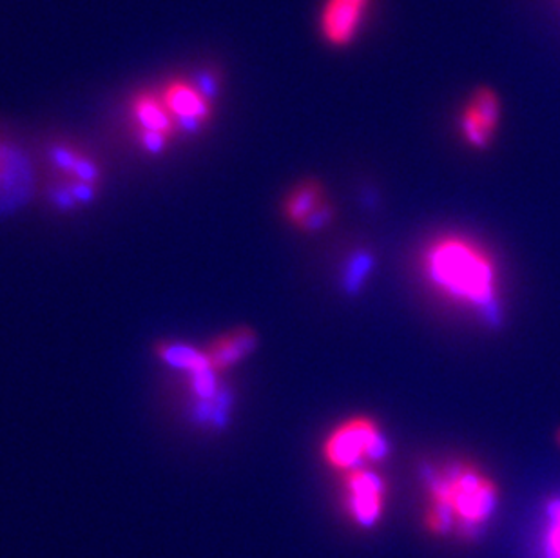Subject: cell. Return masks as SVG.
<instances>
[{
  "label": "cell",
  "mask_w": 560,
  "mask_h": 558,
  "mask_svg": "<svg viewBox=\"0 0 560 558\" xmlns=\"http://www.w3.org/2000/svg\"><path fill=\"white\" fill-rule=\"evenodd\" d=\"M421 524L439 540H476L498 515L501 488L487 468L466 457L424 466L421 474Z\"/></svg>",
  "instance_id": "6da1fadb"
},
{
  "label": "cell",
  "mask_w": 560,
  "mask_h": 558,
  "mask_svg": "<svg viewBox=\"0 0 560 558\" xmlns=\"http://www.w3.org/2000/svg\"><path fill=\"white\" fill-rule=\"evenodd\" d=\"M418 265L419 276L438 298L485 322H499L501 265L481 240L465 232H441L419 251Z\"/></svg>",
  "instance_id": "7a4b0ae2"
},
{
  "label": "cell",
  "mask_w": 560,
  "mask_h": 558,
  "mask_svg": "<svg viewBox=\"0 0 560 558\" xmlns=\"http://www.w3.org/2000/svg\"><path fill=\"white\" fill-rule=\"evenodd\" d=\"M388 452L386 432L371 414H352L336 422L319 446L323 463L338 475L377 466Z\"/></svg>",
  "instance_id": "3957f363"
},
{
  "label": "cell",
  "mask_w": 560,
  "mask_h": 558,
  "mask_svg": "<svg viewBox=\"0 0 560 558\" xmlns=\"http://www.w3.org/2000/svg\"><path fill=\"white\" fill-rule=\"evenodd\" d=\"M159 91L180 132L201 131L211 121L218 88L209 74L175 77Z\"/></svg>",
  "instance_id": "277c9868"
},
{
  "label": "cell",
  "mask_w": 560,
  "mask_h": 558,
  "mask_svg": "<svg viewBox=\"0 0 560 558\" xmlns=\"http://www.w3.org/2000/svg\"><path fill=\"white\" fill-rule=\"evenodd\" d=\"M341 477V505L350 524L372 530L380 524L388 508V483L377 466L354 469Z\"/></svg>",
  "instance_id": "5b68a950"
},
{
  "label": "cell",
  "mask_w": 560,
  "mask_h": 558,
  "mask_svg": "<svg viewBox=\"0 0 560 558\" xmlns=\"http://www.w3.org/2000/svg\"><path fill=\"white\" fill-rule=\"evenodd\" d=\"M502 101L498 91L487 85L476 88L460 104L455 127L460 142L471 151H488L499 135Z\"/></svg>",
  "instance_id": "8992f818"
},
{
  "label": "cell",
  "mask_w": 560,
  "mask_h": 558,
  "mask_svg": "<svg viewBox=\"0 0 560 558\" xmlns=\"http://www.w3.org/2000/svg\"><path fill=\"white\" fill-rule=\"evenodd\" d=\"M129 118L132 120L138 140L149 154H162L170 143L180 135L175 118L162 101L160 91H140L129 104Z\"/></svg>",
  "instance_id": "52a82bcc"
},
{
  "label": "cell",
  "mask_w": 560,
  "mask_h": 558,
  "mask_svg": "<svg viewBox=\"0 0 560 558\" xmlns=\"http://www.w3.org/2000/svg\"><path fill=\"white\" fill-rule=\"evenodd\" d=\"M281 214L296 231L311 234L334 222V206L319 179L303 178L292 185L281 201Z\"/></svg>",
  "instance_id": "ba28073f"
},
{
  "label": "cell",
  "mask_w": 560,
  "mask_h": 558,
  "mask_svg": "<svg viewBox=\"0 0 560 558\" xmlns=\"http://www.w3.org/2000/svg\"><path fill=\"white\" fill-rule=\"evenodd\" d=\"M33 167L24 149L0 135V217L26 206L33 195Z\"/></svg>",
  "instance_id": "9c48e42d"
},
{
  "label": "cell",
  "mask_w": 560,
  "mask_h": 558,
  "mask_svg": "<svg viewBox=\"0 0 560 558\" xmlns=\"http://www.w3.org/2000/svg\"><path fill=\"white\" fill-rule=\"evenodd\" d=\"M374 0H322L317 13V30L332 48H347L360 37Z\"/></svg>",
  "instance_id": "30bf717a"
},
{
  "label": "cell",
  "mask_w": 560,
  "mask_h": 558,
  "mask_svg": "<svg viewBox=\"0 0 560 558\" xmlns=\"http://www.w3.org/2000/svg\"><path fill=\"white\" fill-rule=\"evenodd\" d=\"M258 334L254 333L253 328L238 327L214 337L203 348V352H206L211 369L218 375H222L223 372L234 369L236 364L249 358L250 353L258 348Z\"/></svg>",
  "instance_id": "8fae6325"
},
{
  "label": "cell",
  "mask_w": 560,
  "mask_h": 558,
  "mask_svg": "<svg viewBox=\"0 0 560 558\" xmlns=\"http://www.w3.org/2000/svg\"><path fill=\"white\" fill-rule=\"evenodd\" d=\"M156 356L165 364H170L171 369L180 370V372H186L189 375L211 369L203 348L198 350V348L190 347L186 342H159L156 345Z\"/></svg>",
  "instance_id": "7c38bea8"
},
{
  "label": "cell",
  "mask_w": 560,
  "mask_h": 558,
  "mask_svg": "<svg viewBox=\"0 0 560 558\" xmlns=\"http://www.w3.org/2000/svg\"><path fill=\"white\" fill-rule=\"evenodd\" d=\"M542 555L545 558H560V499L548 504L546 510Z\"/></svg>",
  "instance_id": "4fadbf2b"
},
{
  "label": "cell",
  "mask_w": 560,
  "mask_h": 558,
  "mask_svg": "<svg viewBox=\"0 0 560 558\" xmlns=\"http://www.w3.org/2000/svg\"><path fill=\"white\" fill-rule=\"evenodd\" d=\"M556 443H557V446L560 447V428H559V430H557V433H556Z\"/></svg>",
  "instance_id": "5bb4252c"
}]
</instances>
